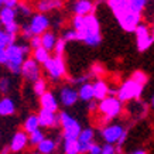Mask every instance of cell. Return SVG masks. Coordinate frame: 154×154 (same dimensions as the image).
Wrapping results in <instances>:
<instances>
[{"instance_id": "obj_1", "label": "cell", "mask_w": 154, "mask_h": 154, "mask_svg": "<svg viewBox=\"0 0 154 154\" xmlns=\"http://www.w3.org/2000/svg\"><path fill=\"white\" fill-rule=\"evenodd\" d=\"M107 6L110 7L112 13L125 31L133 33L140 26L141 13H137L131 9L129 0H107Z\"/></svg>"}, {"instance_id": "obj_2", "label": "cell", "mask_w": 154, "mask_h": 154, "mask_svg": "<svg viewBox=\"0 0 154 154\" xmlns=\"http://www.w3.org/2000/svg\"><path fill=\"white\" fill-rule=\"evenodd\" d=\"M30 52V45H17L13 44L7 47V64L6 66L9 68L10 72L13 74H20L21 66L24 64V55Z\"/></svg>"}, {"instance_id": "obj_3", "label": "cell", "mask_w": 154, "mask_h": 154, "mask_svg": "<svg viewBox=\"0 0 154 154\" xmlns=\"http://www.w3.org/2000/svg\"><path fill=\"white\" fill-rule=\"evenodd\" d=\"M60 125L62 127V134L64 140H71V139H78L81 134V125L76 122V119L68 115L66 112L60 113Z\"/></svg>"}, {"instance_id": "obj_4", "label": "cell", "mask_w": 154, "mask_h": 154, "mask_svg": "<svg viewBox=\"0 0 154 154\" xmlns=\"http://www.w3.org/2000/svg\"><path fill=\"white\" fill-rule=\"evenodd\" d=\"M141 92H143V85L137 84L133 79H129L126 82H123V85L117 89L116 98L120 102H127L131 99H137L141 95Z\"/></svg>"}, {"instance_id": "obj_5", "label": "cell", "mask_w": 154, "mask_h": 154, "mask_svg": "<svg viewBox=\"0 0 154 154\" xmlns=\"http://www.w3.org/2000/svg\"><path fill=\"white\" fill-rule=\"evenodd\" d=\"M99 112L105 116V120H110L120 115L122 102L116 96H107L102 102H99Z\"/></svg>"}, {"instance_id": "obj_6", "label": "cell", "mask_w": 154, "mask_h": 154, "mask_svg": "<svg viewBox=\"0 0 154 154\" xmlns=\"http://www.w3.org/2000/svg\"><path fill=\"white\" fill-rule=\"evenodd\" d=\"M45 71L48 72L50 78L52 81H58L61 79L66 72L65 68V62L62 60V57H54V58H50L47 64H45Z\"/></svg>"}, {"instance_id": "obj_7", "label": "cell", "mask_w": 154, "mask_h": 154, "mask_svg": "<svg viewBox=\"0 0 154 154\" xmlns=\"http://www.w3.org/2000/svg\"><path fill=\"white\" fill-rule=\"evenodd\" d=\"M136 41H137V50L139 51H146L147 48H150V45L154 41V34H150V30L147 26L140 24L139 27L136 28Z\"/></svg>"}, {"instance_id": "obj_8", "label": "cell", "mask_w": 154, "mask_h": 154, "mask_svg": "<svg viewBox=\"0 0 154 154\" xmlns=\"http://www.w3.org/2000/svg\"><path fill=\"white\" fill-rule=\"evenodd\" d=\"M126 130L120 126V125H107L102 130V137L106 141V144H113V143H119Z\"/></svg>"}, {"instance_id": "obj_9", "label": "cell", "mask_w": 154, "mask_h": 154, "mask_svg": "<svg viewBox=\"0 0 154 154\" xmlns=\"http://www.w3.org/2000/svg\"><path fill=\"white\" fill-rule=\"evenodd\" d=\"M48 27H50V20H48V17L45 14L37 13L31 17L30 28H31L34 35H42L44 33H47Z\"/></svg>"}, {"instance_id": "obj_10", "label": "cell", "mask_w": 154, "mask_h": 154, "mask_svg": "<svg viewBox=\"0 0 154 154\" xmlns=\"http://www.w3.org/2000/svg\"><path fill=\"white\" fill-rule=\"evenodd\" d=\"M21 75L27 81H33L35 82L37 79H40V68H38V62L34 58H27L24 61L23 66H21Z\"/></svg>"}, {"instance_id": "obj_11", "label": "cell", "mask_w": 154, "mask_h": 154, "mask_svg": "<svg viewBox=\"0 0 154 154\" xmlns=\"http://www.w3.org/2000/svg\"><path fill=\"white\" fill-rule=\"evenodd\" d=\"M79 99V94L71 86H64L60 92V100L64 106H72Z\"/></svg>"}, {"instance_id": "obj_12", "label": "cell", "mask_w": 154, "mask_h": 154, "mask_svg": "<svg viewBox=\"0 0 154 154\" xmlns=\"http://www.w3.org/2000/svg\"><path fill=\"white\" fill-rule=\"evenodd\" d=\"M28 143V136L26 131H17L14 133L13 139L10 141V151L13 153H19L21 150H24V147Z\"/></svg>"}, {"instance_id": "obj_13", "label": "cell", "mask_w": 154, "mask_h": 154, "mask_svg": "<svg viewBox=\"0 0 154 154\" xmlns=\"http://www.w3.org/2000/svg\"><path fill=\"white\" fill-rule=\"evenodd\" d=\"M38 120H40V126L42 127H54L60 123V116H57L54 112L41 109L38 113Z\"/></svg>"}, {"instance_id": "obj_14", "label": "cell", "mask_w": 154, "mask_h": 154, "mask_svg": "<svg viewBox=\"0 0 154 154\" xmlns=\"http://www.w3.org/2000/svg\"><path fill=\"white\" fill-rule=\"evenodd\" d=\"M72 10H74L75 16H89L92 14V11L95 10V6L91 0H76L72 6Z\"/></svg>"}, {"instance_id": "obj_15", "label": "cell", "mask_w": 154, "mask_h": 154, "mask_svg": "<svg viewBox=\"0 0 154 154\" xmlns=\"http://www.w3.org/2000/svg\"><path fill=\"white\" fill-rule=\"evenodd\" d=\"M40 105H41V109H45L50 112L55 113L58 110V100L51 92H45L42 96H40Z\"/></svg>"}, {"instance_id": "obj_16", "label": "cell", "mask_w": 154, "mask_h": 154, "mask_svg": "<svg viewBox=\"0 0 154 154\" xmlns=\"http://www.w3.org/2000/svg\"><path fill=\"white\" fill-rule=\"evenodd\" d=\"M62 6V0H40L37 3V10L40 13H47L52 9H60Z\"/></svg>"}, {"instance_id": "obj_17", "label": "cell", "mask_w": 154, "mask_h": 154, "mask_svg": "<svg viewBox=\"0 0 154 154\" xmlns=\"http://www.w3.org/2000/svg\"><path fill=\"white\" fill-rule=\"evenodd\" d=\"M107 94H109V86H107L106 82H103V81H96L94 84V96L95 99H98L102 102L103 99L107 98Z\"/></svg>"}, {"instance_id": "obj_18", "label": "cell", "mask_w": 154, "mask_h": 154, "mask_svg": "<svg viewBox=\"0 0 154 154\" xmlns=\"http://www.w3.org/2000/svg\"><path fill=\"white\" fill-rule=\"evenodd\" d=\"M14 112H16V105L13 99L7 96L0 99V116H11Z\"/></svg>"}, {"instance_id": "obj_19", "label": "cell", "mask_w": 154, "mask_h": 154, "mask_svg": "<svg viewBox=\"0 0 154 154\" xmlns=\"http://www.w3.org/2000/svg\"><path fill=\"white\" fill-rule=\"evenodd\" d=\"M78 94H79V99L81 100H84V102H91V100H94V84H86L81 85L79 91H78Z\"/></svg>"}, {"instance_id": "obj_20", "label": "cell", "mask_w": 154, "mask_h": 154, "mask_svg": "<svg viewBox=\"0 0 154 154\" xmlns=\"http://www.w3.org/2000/svg\"><path fill=\"white\" fill-rule=\"evenodd\" d=\"M85 30H88V31H91V33H100L99 20L96 19L95 14L85 16Z\"/></svg>"}, {"instance_id": "obj_21", "label": "cell", "mask_w": 154, "mask_h": 154, "mask_svg": "<svg viewBox=\"0 0 154 154\" xmlns=\"http://www.w3.org/2000/svg\"><path fill=\"white\" fill-rule=\"evenodd\" d=\"M40 127V120H38V115H30L24 122V131L31 134L33 131L38 130Z\"/></svg>"}, {"instance_id": "obj_22", "label": "cell", "mask_w": 154, "mask_h": 154, "mask_svg": "<svg viewBox=\"0 0 154 154\" xmlns=\"http://www.w3.org/2000/svg\"><path fill=\"white\" fill-rule=\"evenodd\" d=\"M0 20H2L3 26L14 23L16 21V10L10 9V7H3L0 10Z\"/></svg>"}, {"instance_id": "obj_23", "label": "cell", "mask_w": 154, "mask_h": 154, "mask_svg": "<svg viewBox=\"0 0 154 154\" xmlns=\"http://www.w3.org/2000/svg\"><path fill=\"white\" fill-rule=\"evenodd\" d=\"M41 41H42V47L45 48V50H54L55 48V44H57V37L55 34L51 33V31H47V33H44L41 35Z\"/></svg>"}, {"instance_id": "obj_24", "label": "cell", "mask_w": 154, "mask_h": 154, "mask_svg": "<svg viewBox=\"0 0 154 154\" xmlns=\"http://www.w3.org/2000/svg\"><path fill=\"white\" fill-rule=\"evenodd\" d=\"M55 141L51 139H44V140L37 146V150L40 154H51L55 150Z\"/></svg>"}, {"instance_id": "obj_25", "label": "cell", "mask_w": 154, "mask_h": 154, "mask_svg": "<svg viewBox=\"0 0 154 154\" xmlns=\"http://www.w3.org/2000/svg\"><path fill=\"white\" fill-rule=\"evenodd\" d=\"M34 60L37 61L38 64L45 65L48 61H50V51L45 50L44 47H40L37 50H34Z\"/></svg>"}, {"instance_id": "obj_26", "label": "cell", "mask_w": 154, "mask_h": 154, "mask_svg": "<svg viewBox=\"0 0 154 154\" xmlns=\"http://www.w3.org/2000/svg\"><path fill=\"white\" fill-rule=\"evenodd\" d=\"M64 151H65V154H79V141H78V139L64 140Z\"/></svg>"}, {"instance_id": "obj_27", "label": "cell", "mask_w": 154, "mask_h": 154, "mask_svg": "<svg viewBox=\"0 0 154 154\" xmlns=\"http://www.w3.org/2000/svg\"><path fill=\"white\" fill-rule=\"evenodd\" d=\"M14 40H16V35L9 34V33H6V31H2V30H0V50H2V48H7V47H10V45H13Z\"/></svg>"}, {"instance_id": "obj_28", "label": "cell", "mask_w": 154, "mask_h": 154, "mask_svg": "<svg viewBox=\"0 0 154 154\" xmlns=\"http://www.w3.org/2000/svg\"><path fill=\"white\" fill-rule=\"evenodd\" d=\"M33 88H34V92H35V95H38V96H42V95L47 92V81L44 79V78H40V79H37L35 82H34Z\"/></svg>"}, {"instance_id": "obj_29", "label": "cell", "mask_w": 154, "mask_h": 154, "mask_svg": "<svg viewBox=\"0 0 154 154\" xmlns=\"http://www.w3.org/2000/svg\"><path fill=\"white\" fill-rule=\"evenodd\" d=\"M92 140H94V130L92 129H84V130L81 131L79 137H78V141L79 143H88V144H91L92 143Z\"/></svg>"}, {"instance_id": "obj_30", "label": "cell", "mask_w": 154, "mask_h": 154, "mask_svg": "<svg viewBox=\"0 0 154 154\" xmlns=\"http://www.w3.org/2000/svg\"><path fill=\"white\" fill-rule=\"evenodd\" d=\"M44 139H45V137H44V133H42L40 129L35 130V131H33L31 134H28V141H30L33 146H38Z\"/></svg>"}, {"instance_id": "obj_31", "label": "cell", "mask_w": 154, "mask_h": 154, "mask_svg": "<svg viewBox=\"0 0 154 154\" xmlns=\"http://www.w3.org/2000/svg\"><path fill=\"white\" fill-rule=\"evenodd\" d=\"M131 79L136 81L137 84H140L144 86L146 84H147V81H149V76L143 72V71H134L133 72V75H131Z\"/></svg>"}, {"instance_id": "obj_32", "label": "cell", "mask_w": 154, "mask_h": 154, "mask_svg": "<svg viewBox=\"0 0 154 154\" xmlns=\"http://www.w3.org/2000/svg\"><path fill=\"white\" fill-rule=\"evenodd\" d=\"M72 27H74V30H76V31L84 30L85 28V17H82V16H74V19H72Z\"/></svg>"}, {"instance_id": "obj_33", "label": "cell", "mask_w": 154, "mask_h": 154, "mask_svg": "<svg viewBox=\"0 0 154 154\" xmlns=\"http://www.w3.org/2000/svg\"><path fill=\"white\" fill-rule=\"evenodd\" d=\"M130 2V6L131 9L137 11V13H141L143 9H144V6L147 5V0H129Z\"/></svg>"}, {"instance_id": "obj_34", "label": "cell", "mask_w": 154, "mask_h": 154, "mask_svg": "<svg viewBox=\"0 0 154 154\" xmlns=\"http://www.w3.org/2000/svg\"><path fill=\"white\" fill-rule=\"evenodd\" d=\"M65 42L62 38H60L55 44V48H54V51H55V57H62L64 51H65Z\"/></svg>"}, {"instance_id": "obj_35", "label": "cell", "mask_w": 154, "mask_h": 154, "mask_svg": "<svg viewBox=\"0 0 154 154\" xmlns=\"http://www.w3.org/2000/svg\"><path fill=\"white\" fill-rule=\"evenodd\" d=\"M10 85H11V82H10L9 78H0V92L7 94L10 91Z\"/></svg>"}, {"instance_id": "obj_36", "label": "cell", "mask_w": 154, "mask_h": 154, "mask_svg": "<svg viewBox=\"0 0 154 154\" xmlns=\"http://www.w3.org/2000/svg\"><path fill=\"white\" fill-rule=\"evenodd\" d=\"M62 40L64 41H74L76 40V30H65L62 34Z\"/></svg>"}, {"instance_id": "obj_37", "label": "cell", "mask_w": 154, "mask_h": 154, "mask_svg": "<svg viewBox=\"0 0 154 154\" xmlns=\"http://www.w3.org/2000/svg\"><path fill=\"white\" fill-rule=\"evenodd\" d=\"M105 72V69H103V66L100 65V64H98V62H95L94 65L91 66V74L95 75V76H100V75Z\"/></svg>"}, {"instance_id": "obj_38", "label": "cell", "mask_w": 154, "mask_h": 154, "mask_svg": "<svg viewBox=\"0 0 154 154\" xmlns=\"http://www.w3.org/2000/svg\"><path fill=\"white\" fill-rule=\"evenodd\" d=\"M21 34H23V37L26 38V40H31V38L34 37L33 31H31V28H30V24H26V26H23V28H21Z\"/></svg>"}, {"instance_id": "obj_39", "label": "cell", "mask_w": 154, "mask_h": 154, "mask_svg": "<svg viewBox=\"0 0 154 154\" xmlns=\"http://www.w3.org/2000/svg\"><path fill=\"white\" fill-rule=\"evenodd\" d=\"M19 24L16 23H11V24H7V26H5V31L6 33H9V34H13V35H16L17 34V31H19Z\"/></svg>"}, {"instance_id": "obj_40", "label": "cell", "mask_w": 154, "mask_h": 154, "mask_svg": "<svg viewBox=\"0 0 154 154\" xmlns=\"http://www.w3.org/2000/svg\"><path fill=\"white\" fill-rule=\"evenodd\" d=\"M30 47H33L34 50L42 47V41H41V35H34L31 40H30Z\"/></svg>"}, {"instance_id": "obj_41", "label": "cell", "mask_w": 154, "mask_h": 154, "mask_svg": "<svg viewBox=\"0 0 154 154\" xmlns=\"http://www.w3.org/2000/svg\"><path fill=\"white\" fill-rule=\"evenodd\" d=\"M102 154H117V149L113 144H105L102 147Z\"/></svg>"}, {"instance_id": "obj_42", "label": "cell", "mask_w": 154, "mask_h": 154, "mask_svg": "<svg viewBox=\"0 0 154 154\" xmlns=\"http://www.w3.org/2000/svg\"><path fill=\"white\" fill-rule=\"evenodd\" d=\"M17 9H19V13L24 14V16H30V14H31V9H30L27 5H24V3H20V5L17 6Z\"/></svg>"}, {"instance_id": "obj_43", "label": "cell", "mask_w": 154, "mask_h": 154, "mask_svg": "<svg viewBox=\"0 0 154 154\" xmlns=\"http://www.w3.org/2000/svg\"><path fill=\"white\" fill-rule=\"evenodd\" d=\"M89 154H102V147L96 143H92L91 149H89Z\"/></svg>"}, {"instance_id": "obj_44", "label": "cell", "mask_w": 154, "mask_h": 154, "mask_svg": "<svg viewBox=\"0 0 154 154\" xmlns=\"http://www.w3.org/2000/svg\"><path fill=\"white\" fill-rule=\"evenodd\" d=\"M0 64H7V48L0 50Z\"/></svg>"}, {"instance_id": "obj_45", "label": "cell", "mask_w": 154, "mask_h": 154, "mask_svg": "<svg viewBox=\"0 0 154 154\" xmlns=\"http://www.w3.org/2000/svg\"><path fill=\"white\" fill-rule=\"evenodd\" d=\"M3 2H5V7H10V9L19 6V0H3Z\"/></svg>"}, {"instance_id": "obj_46", "label": "cell", "mask_w": 154, "mask_h": 154, "mask_svg": "<svg viewBox=\"0 0 154 154\" xmlns=\"http://www.w3.org/2000/svg\"><path fill=\"white\" fill-rule=\"evenodd\" d=\"M99 109V103H96L95 100H91L89 102V110L91 112H95V110H98Z\"/></svg>"}, {"instance_id": "obj_47", "label": "cell", "mask_w": 154, "mask_h": 154, "mask_svg": "<svg viewBox=\"0 0 154 154\" xmlns=\"http://www.w3.org/2000/svg\"><path fill=\"white\" fill-rule=\"evenodd\" d=\"M130 154H147V151H144V150H136V151H133Z\"/></svg>"}, {"instance_id": "obj_48", "label": "cell", "mask_w": 154, "mask_h": 154, "mask_svg": "<svg viewBox=\"0 0 154 154\" xmlns=\"http://www.w3.org/2000/svg\"><path fill=\"white\" fill-rule=\"evenodd\" d=\"M9 147H5V149H3V150H2V153H0V154H9Z\"/></svg>"}, {"instance_id": "obj_49", "label": "cell", "mask_w": 154, "mask_h": 154, "mask_svg": "<svg viewBox=\"0 0 154 154\" xmlns=\"http://www.w3.org/2000/svg\"><path fill=\"white\" fill-rule=\"evenodd\" d=\"M5 5V2H3V0H0V10H2V6Z\"/></svg>"}, {"instance_id": "obj_50", "label": "cell", "mask_w": 154, "mask_h": 154, "mask_svg": "<svg viewBox=\"0 0 154 154\" xmlns=\"http://www.w3.org/2000/svg\"><path fill=\"white\" fill-rule=\"evenodd\" d=\"M151 106H153V109H154V95H153V99H151Z\"/></svg>"}, {"instance_id": "obj_51", "label": "cell", "mask_w": 154, "mask_h": 154, "mask_svg": "<svg viewBox=\"0 0 154 154\" xmlns=\"http://www.w3.org/2000/svg\"><path fill=\"white\" fill-rule=\"evenodd\" d=\"M2 26H3V23H2V20H0V28H2Z\"/></svg>"}, {"instance_id": "obj_52", "label": "cell", "mask_w": 154, "mask_h": 154, "mask_svg": "<svg viewBox=\"0 0 154 154\" xmlns=\"http://www.w3.org/2000/svg\"><path fill=\"white\" fill-rule=\"evenodd\" d=\"M33 154H40V153H38V151H37V153H33Z\"/></svg>"}]
</instances>
